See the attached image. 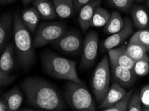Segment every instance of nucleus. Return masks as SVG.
Segmentation results:
<instances>
[{
    "label": "nucleus",
    "instance_id": "f257e3e1",
    "mask_svg": "<svg viewBox=\"0 0 149 111\" xmlns=\"http://www.w3.org/2000/svg\"><path fill=\"white\" fill-rule=\"evenodd\" d=\"M21 88L33 107L49 111L66 109V102L58 90L44 79L30 77L22 81Z\"/></svg>",
    "mask_w": 149,
    "mask_h": 111
},
{
    "label": "nucleus",
    "instance_id": "f03ea898",
    "mask_svg": "<svg viewBox=\"0 0 149 111\" xmlns=\"http://www.w3.org/2000/svg\"><path fill=\"white\" fill-rule=\"evenodd\" d=\"M13 32L18 62L24 69L31 66L35 60V51L29 29L18 14L13 18Z\"/></svg>",
    "mask_w": 149,
    "mask_h": 111
},
{
    "label": "nucleus",
    "instance_id": "7ed1b4c3",
    "mask_svg": "<svg viewBox=\"0 0 149 111\" xmlns=\"http://www.w3.org/2000/svg\"><path fill=\"white\" fill-rule=\"evenodd\" d=\"M42 64L49 75L60 80L83 84L76 71V63L57 54L46 52L42 56Z\"/></svg>",
    "mask_w": 149,
    "mask_h": 111
},
{
    "label": "nucleus",
    "instance_id": "20e7f679",
    "mask_svg": "<svg viewBox=\"0 0 149 111\" xmlns=\"http://www.w3.org/2000/svg\"><path fill=\"white\" fill-rule=\"evenodd\" d=\"M64 99L70 108L74 110H96L95 101L84 84L68 81L65 86Z\"/></svg>",
    "mask_w": 149,
    "mask_h": 111
},
{
    "label": "nucleus",
    "instance_id": "39448f33",
    "mask_svg": "<svg viewBox=\"0 0 149 111\" xmlns=\"http://www.w3.org/2000/svg\"><path fill=\"white\" fill-rule=\"evenodd\" d=\"M110 65L109 57L104 56L97 65L92 77L91 87L98 103L105 98L110 88Z\"/></svg>",
    "mask_w": 149,
    "mask_h": 111
},
{
    "label": "nucleus",
    "instance_id": "423d86ee",
    "mask_svg": "<svg viewBox=\"0 0 149 111\" xmlns=\"http://www.w3.org/2000/svg\"><path fill=\"white\" fill-rule=\"evenodd\" d=\"M66 32V26L62 23H43L36 29L33 41V47H41L51 43L59 39Z\"/></svg>",
    "mask_w": 149,
    "mask_h": 111
},
{
    "label": "nucleus",
    "instance_id": "0eeeda50",
    "mask_svg": "<svg viewBox=\"0 0 149 111\" xmlns=\"http://www.w3.org/2000/svg\"><path fill=\"white\" fill-rule=\"evenodd\" d=\"M99 38L94 31L90 32L85 37L82 45L81 67L88 68L93 64L98 53Z\"/></svg>",
    "mask_w": 149,
    "mask_h": 111
},
{
    "label": "nucleus",
    "instance_id": "6e6552de",
    "mask_svg": "<svg viewBox=\"0 0 149 111\" xmlns=\"http://www.w3.org/2000/svg\"><path fill=\"white\" fill-rule=\"evenodd\" d=\"M51 44L58 50L69 54L78 53L83 45L80 35L73 31L66 32Z\"/></svg>",
    "mask_w": 149,
    "mask_h": 111
},
{
    "label": "nucleus",
    "instance_id": "1a4fd4ad",
    "mask_svg": "<svg viewBox=\"0 0 149 111\" xmlns=\"http://www.w3.org/2000/svg\"><path fill=\"white\" fill-rule=\"evenodd\" d=\"M133 28L132 21L129 18H126L125 25L123 29L116 33L110 35L104 41L103 49L104 50L109 51L120 45L125 41L132 35Z\"/></svg>",
    "mask_w": 149,
    "mask_h": 111
},
{
    "label": "nucleus",
    "instance_id": "9d476101",
    "mask_svg": "<svg viewBox=\"0 0 149 111\" xmlns=\"http://www.w3.org/2000/svg\"><path fill=\"white\" fill-rule=\"evenodd\" d=\"M110 65L115 81L118 83L124 88L131 87L136 80V74L134 71L114 63H110Z\"/></svg>",
    "mask_w": 149,
    "mask_h": 111
},
{
    "label": "nucleus",
    "instance_id": "9b49d317",
    "mask_svg": "<svg viewBox=\"0 0 149 111\" xmlns=\"http://www.w3.org/2000/svg\"><path fill=\"white\" fill-rule=\"evenodd\" d=\"M108 57L110 63L131 70L134 69L135 61L128 54L126 47L122 46L110 49L108 51Z\"/></svg>",
    "mask_w": 149,
    "mask_h": 111
},
{
    "label": "nucleus",
    "instance_id": "f8f14e48",
    "mask_svg": "<svg viewBox=\"0 0 149 111\" xmlns=\"http://www.w3.org/2000/svg\"><path fill=\"white\" fill-rule=\"evenodd\" d=\"M101 0H94L86 4L80 10L78 21L83 31H86L92 26V21L96 9L100 6Z\"/></svg>",
    "mask_w": 149,
    "mask_h": 111
},
{
    "label": "nucleus",
    "instance_id": "ddd939ff",
    "mask_svg": "<svg viewBox=\"0 0 149 111\" xmlns=\"http://www.w3.org/2000/svg\"><path fill=\"white\" fill-rule=\"evenodd\" d=\"M126 93H127V91L125 88L116 81H115L112 83L111 87H110L105 98L100 103L98 108L102 110L114 105L117 102L121 100Z\"/></svg>",
    "mask_w": 149,
    "mask_h": 111
},
{
    "label": "nucleus",
    "instance_id": "4468645a",
    "mask_svg": "<svg viewBox=\"0 0 149 111\" xmlns=\"http://www.w3.org/2000/svg\"><path fill=\"white\" fill-rule=\"evenodd\" d=\"M14 65V49L12 44H9L4 48L0 58V71L11 74Z\"/></svg>",
    "mask_w": 149,
    "mask_h": 111
},
{
    "label": "nucleus",
    "instance_id": "2eb2a0df",
    "mask_svg": "<svg viewBox=\"0 0 149 111\" xmlns=\"http://www.w3.org/2000/svg\"><path fill=\"white\" fill-rule=\"evenodd\" d=\"M32 3L43 19L49 20L57 17L54 4L49 0H33Z\"/></svg>",
    "mask_w": 149,
    "mask_h": 111
},
{
    "label": "nucleus",
    "instance_id": "dca6fc26",
    "mask_svg": "<svg viewBox=\"0 0 149 111\" xmlns=\"http://www.w3.org/2000/svg\"><path fill=\"white\" fill-rule=\"evenodd\" d=\"M40 17L41 16L34 7H30L23 11L21 17L26 28L31 33H33L37 28Z\"/></svg>",
    "mask_w": 149,
    "mask_h": 111
},
{
    "label": "nucleus",
    "instance_id": "f3484780",
    "mask_svg": "<svg viewBox=\"0 0 149 111\" xmlns=\"http://www.w3.org/2000/svg\"><path fill=\"white\" fill-rule=\"evenodd\" d=\"M3 97L8 102L10 111H15L19 109L24 100L23 93L16 86L6 92Z\"/></svg>",
    "mask_w": 149,
    "mask_h": 111
},
{
    "label": "nucleus",
    "instance_id": "a211bd4d",
    "mask_svg": "<svg viewBox=\"0 0 149 111\" xmlns=\"http://www.w3.org/2000/svg\"><path fill=\"white\" fill-rule=\"evenodd\" d=\"M133 22L137 28L144 29L148 28L149 17L145 9L141 6H134L131 10Z\"/></svg>",
    "mask_w": 149,
    "mask_h": 111
},
{
    "label": "nucleus",
    "instance_id": "6ab92c4d",
    "mask_svg": "<svg viewBox=\"0 0 149 111\" xmlns=\"http://www.w3.org/2000/svg\"><path fill=\"white\" fill-rule=\"evenodd\" d=\"M13 19L10 13H5L1 15L0 19V47H3L10 35L11 28L13 25Z\"/></svg>",
    "mask_w": 149,
    "mask_h": 111
},
{
    "label": "nucleus",
    "instance_id": "aec40b11",
    "mask_svg": "<svg viewBox=\"0 0 149 111\" xmlns=\"http://www.w3.org/2000/svg\"><path fill=\"white\" fill-rule=\"evenodd\" d=\"M56 14L62 19L70 17L74 11V6L70 0H53Z\"/></svg>",
    "mask_w": 149,
    "mask_h": 111
},
{
    "label": "nucleus",
    "instance_id": "412c9836",
    "mask_svg": "<svg viewBox=\"0 0 149 111\" xmlns=\"http://www.w3.org/2000/svg\"><path fill=\"white\" fill-rule=\"evenodd\" d=\"M125 25V21L121 15L117 11H113L111 13L109 21L104 27V31L107 34L112 35L123 29Z\"/></svg>",
    "mask_w": 149,
    "mask_h": 111
},
{
    "label": "nucleus",
    "instance_id": "4be33fe9",
    "mask_svg": "<svg viewBox=\"0 0 149 111\" xmlns=\"http://www.w3.org/2000/svg\"><path fill=\"white\" fill-rule=\"evenodd\" d=\"M111 13L106 9L98 6L94 11L92 21V26L94 28H101L105 26L109 21Z\"/></svg>",
    "mask_w": 149,
    "mask_h": 111
},
{
    "label": "nucleus",
    "instance_id": "5701e85b",
    "mask_svg": "<svg viewBox=\"0 0 149 111\" xmlns=\"http://www.w3.org/2000/svg\"><path fill=\"white\" fill-rule=\"evenodd\" d=\"M126 51L134 61L141 59L148 53L147 49L138 43L129 41L126 47Z\"/></svg>",
    "mask_w": 149,
    "mask_h": 111
},
{
    "label": "nucleus",
    "instance_id": "b1692460",
    "mask_svg": "<svg viewBox=\"0 0 149 111\" xmlns=\"http://www.w3.org/2000/svg\"><path fill=\"white\" fill-rule=\"evenodd\" d=\"M129 41L138 43L149 51V28L138 31L131 36Z\"/></svg>",
    "mask_w": 149,
    "mask_h": 111
},
{
    "label": "nucleus",
    "instance_id": "393cba45",
    "mask_svg": "<svg viewBox=\"0 0 149 111\" xmlns=\"http://www.w3.org/2000/svg\"><path fill=\"white\" fill-rule=\"evenodd\" d=\"M134 92V89H130L129 91L127 92L125 97H123L121 100H120L118 102H117L116 104L114 105L109 107L104 108L101 110L104 111H126L128 110V103H129V100L130 97H131L132 94Z\"/></svg>",
    "mask_w": 149,
    "mask_h": 111
},
{
    "label": "nucleus",
    "instance_id": "a878e982",
    "mask_svg": "<svg viewBox=\"0 0 149 111\" xmlns=\"http://www.w3.org/2000/svg\"><path fill=\"white\" fill-rule=\"evenodd\" d=\"M133 71L139 76L143 77L148 74L149 72V58L147 54L141 59L135 61Z\"/></svg>",
    "mask_w": 149,
    "mask_h": 111
},
{
    "label": "nucleus",
    "instance_id": "bb28decb",
    "mask_svg": "<svg viewBox=\"0 0 149 111\" xmlns=\"http://www.w3.org/2000/svg\"><path fill=\"white\" fill-rule=\"evenodd\" d=\"M128 111H141L143 110L142 103L139 91L133 92L128 103Z\"/></svg>",
    "mask_w": 149,
    "mask_h": 111
},
{
    "label": "nucleus",
    "instance_id": "cd10ccee",
    "mask_svg": "<svg viewBox=\"0 0 149 111\" xmlns=\"http://www.w3.org/2000/svg\"><path fill=\"white\" fill-rule=\"evenodd\" d=\"M110 3L115 8L124 12L129 11L134 0H109Z\"/></svg>",
    "mask_w": 149,
    "mask_h": 111
},
{
    "label": "nucleus",
    "instance_id": "c85d7f7f",
    "mask_svg": "<svg viewBox=\"0 0 149 111\" xmlns=\"http://www.w3.org/2000/svg\"><path fill=\"white\" fill-rule=\"evenodd\" d=\"M140 97L142 105L144 106V108H149V85H146L142 88L140 92Z\"/></svg>",
    "mask_w": 149,
    "mask_h": 111
},
{
    "label": "nucleus",
    "instance_id": "c756f323",
    "mask_svg": "<svg viewBox=\"0 0 149 111\" xmlns=\"http://www.w3.org/2000/svg\"><path fill=\"white\" fill-rule=\"evenodd\" d=\"M15 79H16V76L12 75L11 74L0 71V85L1 87L10 85L13 83Z\"/></svg>",
    "mask_w": 149,
    "mask_h": 111
},
{
    "label": "nucleus",
    "instance_id": "7c9ffc66",
    "mask_svg": "<svg viewBox=\"0 0 149 111\" xmlns=\"http://www.w3.org/2000/svg\"><path fill=\"white\" fill-rule=\"evenodd\" d=\"M72 3H73L74 8L76 11H78L82 8L86 4L88 3L91 1V0H72Z\"/></svg>",
    "mask_w": 149,
    "mask_h": 111
},
{
    "label": "nucleus",
    "instance_id": "2f4dec72",
    "mask_svg": "<svg viewBox=\"0 0 149 111\" xmlns=\"http://www.w3.org/2000/svg\"><path fill=\"white\" fill-rule=\"evenodd\" d=\"M0 111H10L8 102L3 97L0 99Z\"/></svg>",
    "mask_w": 149,
    "mask_h": 111
},
{
    "label": "nucleus",
    "instance_id": "473e14b6",
    "mask_svg": "<svg viewBox=\"0 0 149 111\" xmlns=\"http://www.w3.org/2000/svg\"><path fill=\"white\" fill-rule=\"evenodd\" d=\"M15 0H0L1 4H8V3H12V2L14 1Z\"/></svg>",
    "mask_w": 149,
    "mask_h": 111
},
{
    "label": "nucleus",
    "instance_id": "72a5a7b5",
    "mask_svg": "<svg viewBox=\"0 0 149 111\" xmlns=\"http://www.w3.org/2000/svg\"><path fill=\"white\" fill-rule=\"evenodd\" d=\"M22 2H23L24 5H28L29 3H30L31 1H33V0H22Z\"/></svg>",
    "mask_w": 149,
    "mask_h": 111
},
{
    "label": "nucleus",
    "instance_id": "f704fd0d",
    "mask_svg": "<svg viewBox=\"0 0 149 111\" xmlns=\"http://www.w3.org/2000/svg\"><path fill=\"white\" fill-rule=\"evenodd\" d=\"M136 1L137 2H139V3H140V2L143 1H144V0H136Z\"/></svg>",
    "mask_w": 149,
    "mask_h": 111
},
{
    "label": "nucleus",
    "instance_id": "c9c22d12",
    "mask_svg": "<svg viewBox=\"0 0 149 111\" xmlns=\"http://www.w3.org/2000/svg\"><path fill=\"white\" fill-rule=\"evenodd\" d=\"M143 110H146V111H149V108H144Z\"/></svg>",
    "mask_w": 149,
    "mask_h": 111
},
{
    "label": "nucleus",
    "instance_id": "e433bc0d",
    "mask_svg": "<svg viewBox=\"0 0 149 111\" xmlns=\"http://www.w3.org/2000/svg\"><path fill=\"white\" fill-rule=\"evenodd\" d=\"M147 3H148V6H149V0H147Z\"/></svg>",
    "mask_w": 149,
    "mask_h": 111
},
{
    "label": "nucleus",
    "instance_id": "4c0bfd02",
    "mask_svg": "<svg viewBox=\"0 0 149 111\" xmlns=\"http://www.w3.org/2000/svg\"><path fill=\"white\" fill-rule=\"evenodd\" d=\"M148 28H149V24H148Z\"/></svg>",
    "mask_w": 149,
    "mask_h": 111
},
{
    "label": "nucleus",
    "instance_id": "58836bf2",
    "mask_svg": "<svg viewBox=\"0 0 149 111\" xmlns=\"http://www.w3.org/2000/svg\"><path fill=\"white\" fill-rule=\"evenodd\" d=\"M70 1H72V0H70Z\"/></svg>",
    "mask_w": 149,
    "mask_h": 111
}]
</instances>
